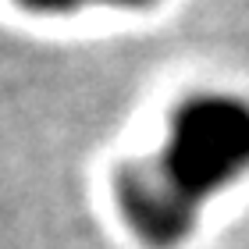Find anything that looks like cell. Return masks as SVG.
Instances as JSON below:
<instances>
[{
  "instance_id": "1",
  "label": "cell",
  "mask_w": 249,
  "mask_h": 249,
  "mask_svg": "<svg viewBox=\"0 0 249 249\" xmlns=\"http://www.w3.org/2000/svg\"><path fill=\"white\" fill-rule=\"evenodd\" d=\"M249 171V100L199 93L175 107L160 153L118 171V207L128 228L153 249H171L196 228L217 189Z\"/></svg>"
},
{
  "instance_id": "2",
  "label": "cell",
  "mask_w": 249,
  "mask_h": 249,
  "mask_svg": "<svg viewBox=\"0 0 249 249\" xmlns=\"http://www.w3.org/2000/svg\"><path fill=\"white\" fill-rule=\"evenodd\" d=\"M18 4H25L32 11H75V7H86V4H107V7H146L153 4V0H18Z\"/></svg>"
}]
</instances>
